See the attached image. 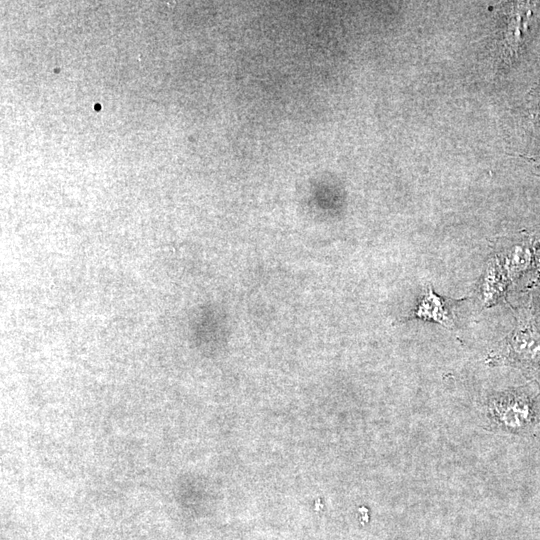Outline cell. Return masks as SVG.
Here are the masks:
<instances>
[{
	"label": "cell",
	"mask_w": 540,
	"mask_h": 540,
	"mask_svg": "<svg viewBox=\"0 0 540 540\" xmlns=\"http://www.w3.org/2000/svg\"><path fill=\"white\" fill-rule=\"evenodd\" d=\"M509 360L525 365H540V331L531 321H520L506 339Z\"/></svg>",
	"instance_id": "obj_1"
},
{
	"label": "cell",
	"mask_w": 540,
	"mask_h": 540,
	"mask_svg": "<svg viewBox=\"0 0 540 540\" xmlns=\"http://www.w3.org/2000/svg\"><path fill=\"white\" fill-rule=\"evenodd\" d=\"M454 302L444 299L428 286L416 304L410 318L438 323L446 328L455 325L452 310Z\"/></svg>",
	"instance_id": "obj_2"
},
{
	"label": "cell",
	"mask_w": 540,
	"mask_h": 540,
	"mask_svg": "<svg viewBox=\"0 0 540 540\" xmlns=\"http://www.w3.org/2000/svg\"><path fill=\"white\" fill-rule=\"evenodd\" d=\"M508 278L501 261L497 257L490 260L481 286V296L485 306L494 305L503 296Z\"/></svg>",
	"instance_id": "obj_3"
},
{
	"label": "cell",
	"mask_w": 540,
	"mask_h": 540,
	"mask_svg": "<svg viewBox=\"0 0 540 540\" xmlns=\"http://www.w3.org/2000/svg\"><path fill=\"white\" fill-rule=\"evenodd\" d=\"M531 262V253L526 244L513 246L506 254L502 266L509 278H517Z\"/></svg>",
	"instance_id": "obj_4"
},
{
	"label": "cell",
	"mask_w": 540,
	"mask_h": 540,
	"mask_svg": "<svg viewBox=\"0 0 540 540\" xmlns=\"http://www.w3.org/2000/svg\"><path fill=\"white\" fill-rule=\"evenodd\" d=\"M533 262L536 270L540 273V240L533 247Z\"/></svg>",
	"instance_id": "obj_5"
}]
</instances>
